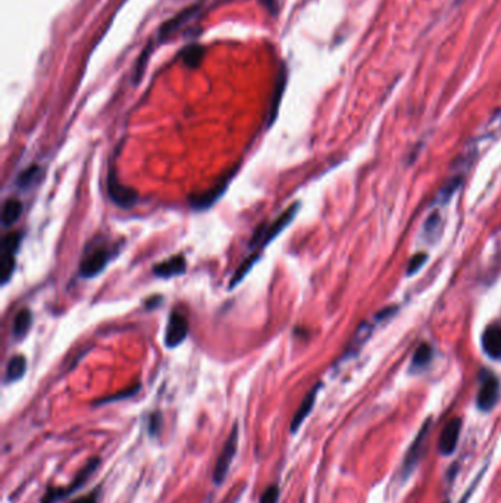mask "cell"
Masks as SVG:
<instances>
[{"instance_id":"f1b7e54d","label":"cell","mask_w":501,"mask_h":503,"mask_svg":"<svg viewBox=\"0 0 501 503\" xmlns=\"http://www.w3.org/2000/svg\"><path fill=\"white\" fill-rule=\"evenodd\" d=\"M497 117H501V108H500V110H498V114H497Z\"/></svg>"},{"instance_id":"7402d4cb","label":"cell","mask_w":501,"mask_h":503,"mask_svg":"<svg viewBox=\"0 0 501 503\" xmlns=\"http://www.w3.org/2000/svg\"><path fill=\"white\" fill-rule=\"evenodd\" d=\"M39 173H40V168L37 165H33V167H30L27 169H24L22 173L19 174V177L17 178V184L21 189H27L37 180V174H39Z\"/></svg>"},{"instance_id":"ba28073f","label":"cell","mask_w":501,"mask_h":503,"mask_svg":"<svg viewBox=\"0 0 501 503\" xmlns=\"http://www.w3.org/2000/svg\"><path fill=\"white\" fill-rule=\"evenodd\" d=\"M500 396V382L493 373H482L481 377V387L478 391L477 404L481 411H491Z\"/></svg>"},{"instance_id":"7c38bea8","label":"cell","mask_w":501,"mask_h":503,"mask_svg":"<svg viewBox=\"0 0 501 503\" xmlns=\"http://www.w3.org/2000/svg\"><path fill=\"white\" fill-rule=\"evenodd\" d=\"M187 269V262L184 259V256L178 255V256H172L169 259L159 262L155 268H153V274L159 278H171L175 275H181L185 273Z\"/></svg>"},{"instance_id":"2e32d148","label":"cell","mask_w":501,"mask_h":503,"mask_svg":"<svg viewBox=\"0 0 501 503\" xmlns=\"http://www.w3.org/2000/svg\"><path fill=\"white\" fill-rule=\"evenodd\" d=\"M27 371V359L22 355H17L8 362L5 373V383H15L21 380Z\"/></svg>"},{"instance_id":"ac0fdd59","label":"cell","mask_w":501,"mask_h":503,"mask_svg":"<svg viewBox=\"0 0 501 503\" xmlns=\"http://www.w3.org/2000/svg\"><path fill=\"white\" fill-rule=\"evenodd\" d=\"M31 324H33L31 312L28 309L19 311L14 320V336L17 339H22L27 336L28 330L31 328Z\"/></svg>"},{"instance_id":"9c48e42d","label":"cell","mask_w":501,"mask_h":503,"mask_svg":"<svg viewBox=\"0 0 501 503\" xmlns=\"http://www.w3.org/2000/svg\"><path fill=\"white\" fill-rule=\"evenodd\" d=\"M189 321L187 318L178 312L173 311L168 320V325L165 330V345L172 349L180 346L181 343L189 336Z\"/></svg>"},{"instance_id":"83f0119b","label":"cell","mask_w":501,"mask_h":503,"mask_svg":"<svg viewBox=\"0 0 501 503\" xmlns=\"http://www.w3.org/2000/svg\"><path fill=\"white\" fill-rule=\"evenodd\" d=\"M262 3L268 8L269 12L272 14H277L278 10V0H262Z\"/></svg>"},{"instance_id":"ffe728a7","label":"cell","mask_w":501,"mask_h":503,"mask_svg":"<svg viewBox=\"0 0 501 503\" xmlns=\"http://www.w3.org/2000/svg\"><path fill=\"white\" fill-rule=\"evenodd\" d=\"M259 259V253H253L252 256H248L246 261H243V264L239 266V269L234 273L232 278H231V283H230V289H234L237 284L241 283V281L244 280V277L250 273V269L253 268V265L257 262Z\"/></svg>"},{"instance_id":"44dd1931","label":"cell","mask_w":501,"mask_h":503,"mask_svg":"<svg viewBox=\"0 0 501 503\" xmlns=\"http://www.w3.org/2000/svg\"><path fill=\"white\" fill-rule=\"evenodd\" d=\"M432 359V348L430 345H422L413 355L411 359V370H422L427 366Z\"/></svg>"},{"instance_id":"cb8c5ba5","label":"cell","mask_w":501,"mask_h":503,"mask_svg":"<svg viewBox=\"0 0 501 503\" xmlns=\"http://www.w3.org/2000/svg\"><path fill=\"white\" fill-rule=\"evenodd\" d=\"M280 500V487L278 484H271L262 493L259 503H278Z\"/></svg>"},{"instance_id":"9a60e30c","label":"cell","mask_w":501,"mask_h":503,"mask_svg":"<svg viewBox=\"0 0 501 503\" xmlns=\"http://www.w3.org/2000/svg\"><path fill=\"white\" fill-rule=\"evenodd\" d=\"M227 184H228V180H225L223 182L218 184V186L214 190H209V191L202 193V194L192 196V199H190L192 206L194 207V210H205V207H209L212 203L216 202L221 198V196L223 194Z\"/></svg>"},{"instance_id":"4316f807","label":"cell","mask_w":501,"mask_h":503,"mask_svg":"<svg viewBox=\"0 0 501 503\" xmlns=\"http://www.w3.org/2000/svg\"><path fill=\"white\" fill-rule=\"evenodd\" d=\"M99 500H100V487L92 490L89 495L72 500L71 503H99Z\"/></svg>"},{"instance_id":"8fae6325","label":"cell","mask_w":501,"mask_h":503,"mask_svg":"<svg viewBox=\"0 0 501 503\" xmlns=\"http://www.w3.org/2000/svg\"><path fill=\"white\" fill-rule=\"evenodd\" d=\"M322 384H316L315 387H313L309 393L306 395V398L303 399L302 404H300L297 412L294 414L293 420H291V427H290V432L291 434H296L298 432V428L302 427V424L305 423V420L309 416V414L312 412L313 407H315V402H316V396H318V391L321 390Z\"/></svg>"},{"instance_id":"6da1fadb","label":"cell","mask_w":501,"mask_h":503,"mask_svg":"<svg viewBox=\"0 0 501 503\" xmlns=\"http://www.w3.org/2000/svg\"><path fill=\"white\" fill-rule=\"evenodd\" d=\"M115 250L117 248H110L106 243L93 241L90 246L85 249L84 257L80 262V275L84 278H92L99 275L108 266Z\"/></svg>"},{"instance_id":"3957f363","label":"cell","mask_w":501,"mask_h":503,"mask_svg":"<svg viewBox=\"0 0 501 503\" xmlns=\"http://www.w3.org/2000/svg\"><path fill=\"white\" fill-rule=\"evenodd\" d=\"M99 465H100L99 458L90 459L89 462L84 465V468H81V471L74 477V480L69 483V486L47 488V492L43 496V499L40 500V503H56L58 500L65 499L69 495H72L74 492H77V490L81 488L87 483V480H89V478L96 472V470L99 468Z\"/></svg>"},{"instance_id":"5bb4252c","label":"cell","mask_w":501,"mask_h":503,"mask_svg":"<svg viewBox=\"0 0 501 503\" xmlns=\"http://www.w3.org/2000/svg\"><path fill=\"white\" fill-rule=\"evenodd\" d=\"M197 9H198L197 6H190V8L184 9L182 12H180V14L172 17L171 19H168L164 24V26H162L159 28V37H160V39L164 40V39H167V37H169L171 34H173L177 30H180L185 22H189L194 17Z\"/></svg>"},{"instance_id":"603a6c76","label":"cell","mask_w":501,"mask_h":503,"mask_svg":"<svg viewBox=\"0 0 501 503\" xmlns=\"http://www.w3.org/2000/svg\"><path fill=\"white\" fill-rule=\"evenodd\" d=\"M139 389H140V386H134L133 389L124 390V391H121V393H117V395H114V396H109V398L100 399V400H97L94 404H96V407H100V404H105V403H110V402H115V400H122V399H128V398L134 396V395L137 393V391H139Z\"/></svg>"},{"instance_id":"7a4b0ae2","label":"cell","mask_w":501,"mask_h":503,"mask_svg":"<svg viewBox=\"0 0 501 503\" xmlns=\"http://www.w3.org/2000/svg\"><path fill=\"white\" fill-rule=\"evenodd\" d=\"M300 210V203H293L288 210H285L277 219L271 223L269 225H262L255 232V236L250 241V248H265L268 244L277 237L280 232H282L288 225L291 224V221L296 218L297 212Z\"/></svg>"},{"instance_id":"4fadbf2b","label":"cell","mask_w":501,"mask_h":503,"mask_svg":"<svg viewBox=\"0 0 501 503\" xmlns=\"http://www.w3.org/2000/svg\"><path fill=\"white\" fill-rule=\"evenodd\" d=\"M482 346L486 355L494 359H501V327L493 324L484 331Z\"/></svg>"},{"instance_id":"52a82bcc","label":"cell","mask_w":501,"mask_h":503,"mask_svg":"<svg viewBox=\"0 0 501 503\" xmlns=\"http://www.w3.org/2000/svg\"><path fill=\"white\" fill-rule=\"evenodd\" d=\"M108 194L110 201L114 202L117 206L124 207V210H128V207H133L137 201H139V194L135 193V190H133L131 187L124 186V184L119 182L118 177L115 176V171L110 169L109 176H108Z\"/></svg>"},{"instance_id":"e0dca14e","label":"cell","mask_w":501,"mask_h":503,"mask_svg":"<svg viewBox=\"0 0 501 503\" xmlns=\"http://www.w3.org/2000/svg\"><path fill=\"white\" fill-rule=\"evenodd\" d=\"M22 214V203L18 199H8L3 205L2 211V224L3 227H12L19 219Z\"/></svg>"},{"instance_id":"d6986e66","label":"cell","mask_w":501,"mask_h":503,"mask_svg":"<svg viewBox=\"0 0 501 503\" xmlns=\"http://www.w3.org/2000/svg\"><path fill=\"white\" fill-rule=\"evenodd\" d=\"M205 55V49L203 46H198V44H192L189 47H185L182 53H181V58L184 60V64L187 67L190 68H196L198 67V64L202 62V58Z\"/></svg>"},{"instance_id":"30bf717a","label":"cell","mask_w":501,"mask_h":503,"mask_svg":"<svg viewBox=\"0 0 501 503\" xmlns=\"http://www.w3.org/2000/svg\"><path fill=\"white\" fill-rule=\"evenodd\" d=\"M460 432H461V420L460 418L450 420L445 424V427L443 428V433L440 436V440H438V449H440L441 455L448 457L456 450Z\"/></svg>"},{"instance_id":"277c9868","label":"cell","mask_w":501,"mask_h":503,"mask_svg":"<svg viewBox=\"0 0 501 503\" xmlns=\"http://www.w3.org/2000/svg\"><path fill=\"white\" fill-rule=\"evenodd\" d=\"M237 449H239V425L234 424L232 430H231L228 438L225 440L222 452L219 453L218 461L215 463L214 483L216 486H221L225 481V478H227L230 468H231V463L235 458Z\"/></svg>"},{"instance_id":"d4e9b609","label":"cell","mask_w":501,"mask_h":503,"mask_svg":"<svg viewBox=\"0 0 501 503\" xmlns=\"http://www.w3.org/2000/svg\"><path fill=\"white\" fill-rule=\"evenodd\" d=\"M427 259H428L427 253H416L415 256H413L410 259V262H409V266H407V275H411V274H415L416 271H419V269L423 266V264L427 262Z\"/></svg>"},{"instance_id":"484cf974","label":"cell","mask_w":501,"mask_h":503,"mask_svg":"<svg viewBox=\"0 0 501 503\" xmlns=\"http://www.w3.org/2000/svg\"><path fill=\"white\" fill-rule=\"evenodd\" d=\"M162 428V414L155 412L148 418V433L150 436H158Z\"/></svg>"},{"instance_id":"5b68a950","label":"cell","mask_w":501,"mask_h":503,"mask_svg":"<svg viewBox=\"0 0 501 503\" xmlns=\"http://www.w3.org/2000/svg\"><path fill=\"white\" fill-rule=\"evenodd\" d=\"M21 243L19 232H9L5 236L2 241V257H0V278H2V284H8V281L12 278V274L15 271V256Z\"/></svg>"},{"instance_id":"8992f818","label":"cell","mask_w":501,"mask_h":503,"mask_svg":"<svg viewBox=\"0 0 501 503\" xmlns=\"http://www.w3.org/2000/svg\"><path fill=\"white\" fill-rule=\"evenodd\" d=\"M430 430H431V418L425 421V424L421 428V432L418 433L416 438L413 440V443L410 445V447L406 453L403 465H402V477L403 478H407L413 472V470L416 468V465L421 462L423 453H425V447H427L425 445H427Z\"/></svg>"},{"instance_id":"f546056e","label":"cell","mask_w":501,"mask_h":503,"mask_svg":"<svg viewBox=\"0 0 501 503\" xmlns=\"http://www.w3.org/2000/svg\"><path fill=\"white\" fill-rule=\"evenodd\" d=\"M444 503H448V502H444Z\"/></svg>"}]
</instances>
